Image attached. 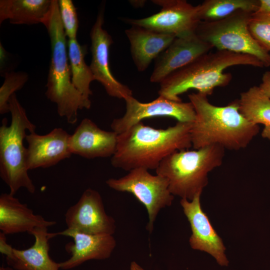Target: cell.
Wrapping results in <instances>:
<instances>
[{"label": "cell", "mask_w": 270, "mask_h": 270, "mask_svg": "<svg viewBox=\"0 0 270 270\" xmlns=\"http://www.w3.org/2000/svg\"><path fill=\"white\" fill-rule=\"evenodd\" d=\"M192 122H179L165 129L155 128L140 122L118 134L112 165L130 171L138 168L156 170L171 154L192 146Z\"/></svg>", "instance_id": "6da1fadb"}, {"label": "cell", "mask_w": 270, "mask_h": 270, "mask_svg": "<svg viewBox=\"0 0 270 270\" xmlns=\"http://www.w3.org/2000/svg\"><path fill=\"white\" fill-rule=\"evenodd\" d=\"M188 98L196 114L190 130L194 149L217 144L238 150L248 146L259 132L258 125L240 112L238 100L220 106L210 103L208 96L200 92L191 93Z\"/></svg>", "instance_id": "7a4b0ae2"}, {"label": "cell", "mask_w": 270, "mask_h": 270, "mask_svg": "<svg viewBox=\"0 0 270 270\" xmlns=\"http://www.w3.org/2000/svg\"><path fill=\"white\" fill-rule=\"evenodd\" d=\"M245 65L264 67L256 58L249 54L216 50L204 54L190 64L174 72L161 82L160 96L180 102L179 96L190 89L208 96L216 87L226 86L232 79L230 73L224 72L230 66Z\"/></svg>", "instance_id": "3957f363"}, {"label": "cell", "mask_w": 270, "mask_h": 270, "mask_svg": "<svg viewBox=\"0 0 270 270\" xmlns=\"http://www.w3.org/2000/svg\"><path fill=\"white\" fill-rule=\"evenodd\" d=\"M42 24L47 30L51 47L45 94L48 99L56 104L58 114L73 124L77 122L78 110L89 109L91 101L85 98L72 82L66 49L68 42L58 0H52L50 12Z\"/></svg>", "instance_id": "277c9868"}, {"label": "cell", "mask_w": 270, "mask_h": 270, "mask_svg": "<svg viewBox=\"0 0 270 270\" xmlns=\"http://www.w3.org/2000/svg\"><path fill=\"white\" fill-rule=\"evenodd\" d=\"M224 148L214 144L199 149L182 150L165 158L156 174L166 178L174 196L192 200L208 184V174L222 163Z\"/></svg>", "instance_id": "5b68a950"}, {"label": "cell", "mask_w": 270, "mask_h": 270, "mask_svg": "<svg viewBox=\"0 0 270 270\" xmlns=\"http://www.w3.org/2000/svg\"><path fill=\"white\" fill-rule=\"evenodd\" d=\"M8 105L10 124L8 126L5 118L0 127V176L10 194L14 195L20 188L34 194L36 187L28 174L24 140L26 131L34 132L36 126L28 119L16 94L10 96Z\"/></svg>", "instance_id": "8992f818"}, {"label": "cell", "mask_w": 270, "mask_h": 270, "mask_svg": "<svg viewBox=\"0 0 270 270\" xmlns=\"http://www.w3.org/2000/svg\"><path fill=\"white\" fill-rule=\"evenodd\" d=\"M252 12L240 10L214 22H200L195 32L216 50L252 56L270 66V54L251 35L248 22Z\"/></svg>", "instance_id": "52a82bcc"}, {"label": "cell", "mask_w": 270, "mask_h": 270, "mask_svg": "<svg viewBox=\"0 0 270 270\" xmlns=\"http://www.w3.org/2000/svg\"><path fill=\"white\" fill-rule=\"evenodd\" d=\"M106 184L116 191L132 194L145 206L148 216L146 228L150 233L153 230L154 222L160 210L171 206L174 198L169 190L168 180L160 175L152 174L146 168L132 170L122 177L108 179Z\"/></svg>", "instance_id": "ba28073f"}, {"label": "cell", "mask_w": 270, "mask_h": 270, "mask_svg": "<svg viewBox=\"0 0 270 270\" xmlns=\"http://www.w3.org/2000/svg\"><path fill=\"white\" fill-rule=\"evenodd\" d=\"M152 2L162 7L158 12L142 18H126L125 22L131 26L174 34L176 37L195 32L200 22L198 16V5L193 6L184 0Z\"/></svg>", "instance_id": "9c48e42d"}, {"label": "cell", "mask_w": 270, "mask_h": 270, "mask_svg": "<svg viewBox=\"0 0 270 270\" xmlns=\"http://www.w3.org/2000/svg\"><path fill=\"white\" fill-rule=\"evenodd\" d=\"M126 112L111 123L112 131L120 134L142 120L156 116H170L179 122H192L196 114L192 104L175 102L162 96L149 102H142L132 96L124 100Z\"/></svg>", "instance_id": "30bf717a"}, {"label": "cell", "mask_w": 270, "mask_h": 270, "mask_svg": "<svg viewBox=\"0 0 270 270\" xmlns=\"http://www.w3.org/2000/svg\"><path fill=\"white\" fill-rule=\"evenodd\" d=\"M64 217L68 230L91 234L112 235L116 231L115 220L106 213L100 194L90 188L68 209Z\"/></svg>", "instance_id": "8fae6325"}, {"label": "cell", "mask_w": 270, "mask_h": 270, "mask_svg": "<svg viewBox=\"0 0 270 270\" xmlns=\"http://www.w3.org/2000/svg\"><path fill=\"white\" fill-rule=\"evenodd\" d=\"M104 10L98 12L90 32L92 60L90 67L94 80L100 82L110 96L124 99L132 96V90L113 76L110 65V48L113 40L103 28Z\"/></svg>", "instance_id": "7c38bea8"}, {"label": "cell", "mask_w": 270, "mask_h": 270, "mask_svg": "<svg viewBox=\"0 0 270 270\" xmlns=\"http://www.w3.org/2000/svg\"><path fill=\"white\" fill-rule=\"evenodd\" d=\"M201 194H198L192 200L182 198L180 201L191 228L190 244L194 250L210 254L220 266H227L229 262L225 254L226 246L208 216L202 210Z\"/></svg>", "instance_id": "4fadbf2b"}, {"label": "cell", "mask_w": 270, "mask_h": 270, "mask_svg": "<svg viewBox=\"0 0 270 270\" xmlns=\"http://www.w3.org/2000/svg\"><path fill=\"white\" fill-rule=\"evenodd\" d=\"M213 48L195 32L176 37L156 58L150 81L160 84L174 72L209 52Z\"/></svg>", "instance_id": "5bb4252c"}, {"label": "cell", "mask_w": 270, "mask_h": 270, "mask_svg": "<svg viewBox=\"0 0 270 270\" xmlns=\"http://www.w3.org/2000/svg\"><path fill=\"white\" fill-rule=\"evenodd\" d=\"M70 134L60 128H55L44 135L38 134L35 132L26 134L28 169L50 168L70 157Z\"/></svg>", "instance_id": "9a60e30c"}, {"label": "cell", "mask_w": 270, "mask_h": 270, "mask_svg": "<svg viewBox=\"0 0 270 270\" xmlns=\"http://www.w3.org/2000/svg\"><path fill=\"white\" fill-rule=\"evenodd\" d=\"M56 234L70 237L74 240L66 246V250L71 256L60 262V268L63 270L75 268L88 260L107 259L116 246L112 235L91 234L67 228Z\"/></svg>", "instance_id": "2e32d148"}, {"label": "cell", "mask_w": 270, "mask_h": 270, "mask_svg": "<svg viewBox=\"0 0 270 270\" xmlns=\"http://www.w3.org/2000/svg\"><path fill=\"white\" fill-rule=\"evenodd\" d=\"M118 138L116 132L102 130L91 120L84 118L70 135L69 149L72 154L88 159L112 157Z\"/></svg>", "instance_id": "e0dca14e"}, {"label": "cell", "mask_w": 270, "mask_h": 270, "mask_svg": "<svg viewBox=\"0 0 270 270\" xmlns=\"http://www.w3.org/2000/svg\"><path fill=\"white\" fill-rule=\"evenodd\" d=\"M56 222L46 220L42 216L36 214L26 204L10 193L0 196V230L6 235L28 232L36 228L53 226Z\"/></svg>", "instance_id": "ac0fdd59"}, {"label": "cell", "mask_w": 270, "mask_h": 270, "mask_svg": "<svg viewBox=\"0 0 270 270\" xmlns=\"http://www.w3.org/2000/svg\"><path fill=\"white\" fill-rule=\"evenodd\" d=\"M30 234L34 238L33 245L25 250L14 248L12 254L6 257L8 266L14 270H60V262L49 255L48 240L57 236L56 232L50 233L48 228L38 227Z\"/></svg>", "instance_id": "d6986e66"}, {"label": "cell", "mask_w": 270, "mask_h": 270, "mask_svg": "<svg viewBox=\"0 0 270 270\" xmlns=\"http://www.w3.org/2000/svg\"><path fill=\"white\" fill-rule=\"evenodd\" d=\"M125 32L130 42L132 60L139 72L144 71L176 38L174 34L138 26H132Z\"/></svg>", "instance_id": "ffe728a7"}, {"label": "cell", "mask_w": 270, "mask_h": 270, "mask_svg": "<svg viewBox=\"0 0 270 270\" xmlns=\"http://www.w3.org/2000/svg\"><path fill=\"white\" fill-rule=\"evenodd\" d=\"M52 2V0H0V24L6 20L14 24H42Z\"/></svg>", "instance_id": "44dd1931"}, {"label": "cell", "mask_w": 270, "mask_h": 270, "mask_svg": "<svg viewBox=\"0 0 270 270\" xmlns=\"http://www.w3.org/2000/svg\"><path fill=\"white\" fill-rule=\"evenodd\" d=\"M67 44L72 83L85 98L90 100L92 94L90 84L95 80L90 66L84 60L86 46H81L76 38L68 39Z\"/></svg>", "instance_id": "7402d4cb"}, {"label": "cell", "mask_w": 270, "mask_h": 270, "mask_svg": "<svg viewBox=\"0 0 270 270\" xmlns=\"http://www.w3.org/2000/svg\"><path fill=\"white\" fill-rule=\"evenodd\" d=\"M238 103L240 112L250 122L270 126V98L258 86L242 92Z\"/></svg>", "instance_id": "603a6c76"}, {"label": "cell", "mask_w": 270, "mask_h": 270, "mask_svg": "<svg viewBox=\"0 0 270 270\" xmlns=\"http://www.w3.org/2000/svg\"><path fill=\"white\" fill-rule=\"evenodd\" d=\"M259 6L260 0H206L198 5V16L200 22H214L240 10L255 12Z\"/></svg>", "instance_id": "cb8c5ba5"}, {"label": "cell", "mask_w": 270, "mask_h": 270, "mask_svg": "<svg viewBox=\"0 0 270 270\" xmlns=\"http://www.w3.org/2000/svg\"><path fill=\"white\" fill-rule=\"evenodd\" d=\"M248 28L254 38L270 54V12H252L248 19Z\"/></svg>", "instance_id": "d4e9b609"}, {"label": "cell", "mask_w": 270, "mask_h": 270, "mask_svg": "<svg viewBox=\"0 0 270 270\" xmlns=\"http://www.w3.org/2000/svg\"><path fill=\"white\" fill-rule=\"evenodd\" d=\"M4 82L0 88V114L10 112L8 100L16 92L20 90L28 78V74L24 72L11 71L6 73Z\"/></svg>", "instance_id": "484cf974"}, {"label": "cell", "mask_w": 270, "mask_h": 270, "mask_svg": "<svg viewBox=\"0 0 270 270\" xmlns=\"http://www.w3.org/2000/svg\"><path fill=\"white\" fill-rule=\"evenodd\" d=\"M61 22L65 34L68 39L76 38L78 20L76 8L72 0H58Z\"/></svg>", "instance_id": "4316f807"}, {"label": "cell", "mask_w": 270, "mask_h": 270, "mask_svg": "<svg viewBox=\"0 0 270 270\" xmlns=\"http://www.w3.org/2000/svg\"><path fill=\"white\" fill-rule=\"evenodd\" d=\"M6 234L0 232V252L6 257L10 256L12 252L13 248L6 242Z\"/></svg>", "instance_id": "83f0119b"}, {"label": "cell", "mask_w": 270, "mask_h": 270, "mask_svg": "<svg viewBox=\"0 0 270 270\" xmlns=\"http://www.w3.org/2000/svg\"><path fill=\"white\" fill-rule=\"evenodd\" d=\"M258 86L264 94L270 98V71L263 74L262 82Z\"/></svg>", "instance_id": "f1b7e54d"}, {"label": "cell", "mask_w": 270, "mask_h": 270, "mask_svg": "<svg viewBox=\"0 0 270 270\" xmlns=\"http://www.w3.org/2000/svg\"><path fill=\"white\" fill-rule=\"evenodd\" d=\"M8 54L4 48L2 43H0V74L4 76L7 72L6 66L8 63Z\"/></svg>", "instance_id": "f546056e"}, {"label": "cell", "mask_w": 270, "mask_h": 270, "mask_svg": "<svg viewBox=\"0 0 270 270\" xmlns=\"http://www.w3.org/2000/svg\"><path fill=\"white\" fill-rule=\"evenodd\" d=\"M257 11L270 12V0H260V6Z\"/></svg>", "instance_id": "4dcf8cb0"}, {"label": "cell", "mask_w": 270, "mask_h": 270, "mask_svg": "<svg viewBox=\"0 0 270 270\" xmlns=\"http://www.w3.org/2000/svg\"><path fill=\"white\" fill-rule=\"evenodd\" d=\"M262 136L270 140V126H265L262 132Z\"/></svg>", "instance_id": "1f68e13d"}, {"label": "cell", "mask_w": 270, "mask_h": 270, "mask_svg": "<svg viewBox=\"0 0 270 270\" xmlns=\"http://www.w3.org/2000/svg\"><path fill=\"white\" fill-rule=\"evenodd\" d=\"M130 270H144L136 262L133 261L130 263Z\"/></svg>", "instance_id": "d6a6232c"}, {"label": "cell", "mask_w": 270, "mask_h": 270, "mask_svg": "<svg viewBox=\"0 0 270 270\" xmlns=\"http://www.w3.org/2000/svg\"><path fill=\"white\" fill-rule=\"evenodd\" d=\"M0 270H14L8 266H2L0 268Z\"/></svg>", "instance_id": "836d02e7"}]
</instances>
